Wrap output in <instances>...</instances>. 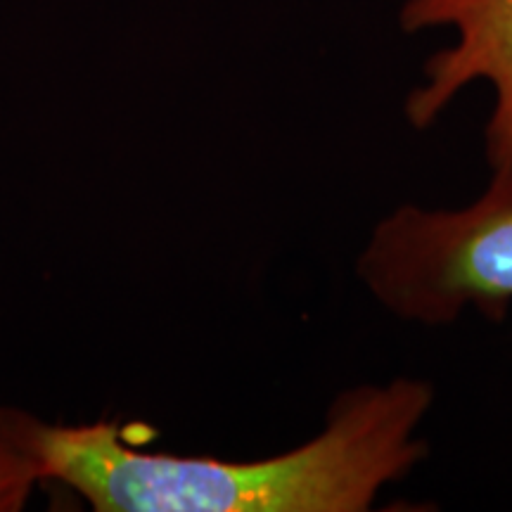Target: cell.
<instances>
[{
    "label": "cell",
    "instance_id": "cell-3",
    "mask_svg": "<svg viewBox=\"0 0 512 512\" xmlns=\"http://www.w3.org/2000/svg\"><path fill=\"white\" fill-rule=\"evenodd\" d=\"M399 27L406 34L451 29L456 41L422 67V81L406 98V119L430 128L472 83L494 91L484 128L491 169L512 166V0H403Z\"/></svg>",
    "mask_w": 512,
    "mask_h": 512
},
{
    "label": "cell",
    "instance_id": "cell-2",
    "mask_svg": "<svg viewBox=\"0 0 512 512\" xmlns=\"http://www.w3.org/2000/svg\"><path fill=\"white\" fill-rule=\"evenodd\" d=\"M356 273L394 318L448 325L477 306L501 316L512 302V166L491 169L475 202L458 209L401 204L358 252Z\"/></svg>",
    "mask_w": 512,
    "mask_h": 512
},
{
    "label": "cell",
    "instance_id": "cell-4",
    "mask_svg": "<svg viewBox=\"0 0 512 512\" xmlns=\"http://www.w3.org/2000/svg\"><path fill=\"white\" fill-rule=\"evenodd\" d=\"M48 427L38 415L0 401V512H22L48 482Z\"/></svg>",
    "mask_w": 512,
    "mask_h": 512
},
{
    "label": "cell",
    "instance_id": "cell-1",
    "mask_svg": "<svg viewBox=\"0 0 512 512\" xmlns=\"http://www.w3.org/2000/svg\"><path fill=\"white\" fill-rule=\"evenodd\" d=\"M434 396L420 377L344 389L316 437L256 460L140 451L114 422L50 425L48 482L95 512H368L430 453Z\"/></svg>",
    "mask_w": 512,
    "mask_h": 512
}]
</instances>
